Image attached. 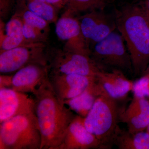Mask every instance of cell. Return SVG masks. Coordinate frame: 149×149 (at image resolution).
Returning <instances> with one entry per match:
<instances>
[{"mask_svg":"<svg viewBox=\"0 0 149 149\" xmlns=\"http://www.w3.org/2000/svg\"><path fill=\"white\" fill-rule=\"evenodd\" d=\"M46 61L49 72L52 73L97 77L102 71L90 56L64 49L47 52Z\"/></svg>","mask_w":149,"mask_h":149,"instance_id":"8992f818","label":"cell"},{"mask_svg":"<svg viewBox=\"0 0 149 149\" xmlns=\"http://www.w3.org/2000/svg\"><path fill=\"white\" fill-rule=\"evenodd\" d=\"M47 2L54 6L57 9L62 8L66 5L65 0H45Z\"/></svg>","mask_w":149,"mask_h":149,"instance_id":"484cf974","label":"cell"},{"mask_svg":"<svg viewBox=\"0 0 149 149\" xmlns=\"http://www.w3.org/2000/svg\"><path fill=\"white\" fill-rule=\"evenodd\" d=\"M68 8L76 13L94 10H104L109 0H65Z\"/></svg>","mask_w":149,"mask_h":149,"instance_id":"ffe728a7","label":"cell"},{"mask_svg":"<svg viewBox=\"0 0 149 149\" xmlns=\"http://www.w3.org/2000/svg\"><path fill=\"white\" fill-rule=\"evenodd\" d=\"M32 95L42 137L41 149H57L67 128L77 114L57 96L48 77Z\"/></svg>","mask_w":149,"mask_h":149,"instance_id":"6da1fadb","label":"cell"},{"mask_svg":"<svg viewBox=\"0 0 149 149\" xmlns=\"http://www.w3.org/2000/svg\"><path fill=\"white\" fill-rule=\"evenodd\" d=\"M48 80L54 92L63 101L80 95L97 80V77L77 74L49 72Z\"/></svg>","mask_w":149,"mask_h":149,"instance_id":"30bf717a","label":"cell"},{"mask_svg":"<svg viewBox=\"0 0 149 149\" xmlns=\"http://www.w3.org/2000/svg\"><path fill=\"white\" fill-rule=\"evenodd\" d=\"M146 130L147 132H148V133H149V124L148 125V127H147V128L146 129Z\"/></svg>","mask_w":149,"mask_h":149,"instance_id":"f1b7e54d","label":"cell"},{"mask_svg":"<svg viewBox=\"0 0 149 149\" xmlns=\"http://www.w3.org/2000/svg\"><path fill=\"white\" fill-rule=\"evenodd\" d=\"M121 101L113 98L104 91L84 118L85 127L98 139L100 149H111L114 145L120 114L124 108L119 104Z\"/></svg>","mask_w":149,"mask_h":149,"instance_id":"3957f363","label":"cell"},{"mask_svg":"<svg viewBox=\"0 0 149 149\" xmlns=\"http://www.w3.org/2000/svg\"><path fill=\"white\" fill-rule=\"evenodd\" d=\"M22 33L26 44L45 43L47 39V35L31 27L23 22Z\"/></svg>","mask_w":149,"mask_h":149,"instance_id":"7402d4cb","label":"cell"},{"mask_svg":"<svg viewBox=\"0 0 149 149\" xmlns=\"http://www.w3.org/2000/svg\"><path fill=\"white\" fill-rule=\"evenodd\" d=\"M114 145L119 149H149V133L146 130L130 133L119 126L115 136Z\"/></svg>","mask_w":149,"mask_h":149,"instance_id":"ac0fdd59","label":"cell"},{"mask_svg":"<svg viewBox=\"0 0 149 149\" xmlns=\"http://www.w3.org/2000/svg\"><path fill=\"white\" fill-rule=\"evenodd\" d=\"M104 91L97 80L80 95L63 102L77 115L85 118Z\"/></svg>","mask_w":149,"mask_h":149,"instance_id":"e0dca14e","label":"cell"},{"mask_svg":"<svg viewBox=\"0 0 149 149\" xmlns=\"http://www.w3.org/2000/svg\"><path fill=\"white\" fill-rule=\"evenodd\" d=\"M23 21L17 13L6 24L1 20L0 52L26 44L22 33Z\"/></svg>","mask_w":149,"mask_h":149,"instance_id":"2e32d148","label":"cell"},{"mask_svg":"<svg viewBox=\"0 0 149 149\" xmlns=\"http://www.w3.org/2000/svg\"><path fill=\"white\" fill-rule=\"evenodd\" d=\"M116 27L130 54L136 76H142L149 65V25L146 13L138 3L116 10Z\"/></svg>","mask_w":149,"mask_h":149,"instance_id":"7a4b0ae2","label":"cell"},{"mask_svg":"<svg viewBox=\"0 0 149 149\" xmlns=\"http://www.w3.org/2000/svg\"><path fill=\"white\" fill-rule=\"evenodd\" d=\"M120 122L127 125V130L135 133L146 130L149 124V100L145 97H133L127 108L120 114Z\"/></svg>","mask_w":149,"mask_h":149,"instance_id":"5bb4252c","label":"cell"},{"mask_svg":"<svg viewBox=\"0 0 149 149\" xmlns=\"http://www.w3.org/2000/svg\"><path fill=\"white\" fill-rule=\"evenodd\" d=\"M47 65L43 63H30L15 72L12 77L11 88L23 93H33L48 77Z\"/></svg>","mask_w":149,"mask_h":149,"instance_id":"4fadbf2b","label":"cell"},{"mask_svg":"<svg viewBox=\"0 0 149 149\" xmlns=\"http://www.w3.org/2000/svg\"><path fill=\"white\" fill-rule=\"evenodd\" d=\"M97 78L105 91L116 100H124L133 90L134 82L129 80L124 72L118 70L101 71Z\"/></svg>","mask_w":149,"mask_h":149,"instance_id":"9a60e30c","label":"cell"},{"mask_svg":"<svg viewBox=\"0 0 149 149\" xmlns=\"http://www.w3.org/2000/svg\"><path fill=\"white\" fill-rule=\"evenodd\" d=\"M76 13L67 8L56 22L55 32L64 42L63 49L90 56L91 48L83 37Z\"/></svg>","mask_w":149,"mask_h":149,"instance_id":"ba28073f","label":"cell"},{"mask_svg":"<svg viewBox=\"0 0 149 149\" xmlns=\"http://www.w3.org/2000/svg\"><path fill=\"white\" fill-rule=\"evenodd\" d=\"M132 91L135 97L146 98L149 100V73L144 74L134 82Z\"/></svg>","mask_w":149,"mask_h":149,"instance_id":"603a6c76","label":"cell"},{"mask_svg":"<svg viewBox=\"0 0 149 149\" xmlns=\"http://www.w3.org/2000/svg\"><path fill=\"white\" fill-rule=\"evenodd\" d=\"M109 1H111V0H109Z\"/></svg>","mask_w":149,"mask_h":149,"instance_id":"4dcf8cb0","label":"cell"},{"mask_svg":"<svg viewBox=\"0 0 149 149\" xmlns=\"http://www.w3.org/2000/svg\"><path fill=\"white\" fill-rule=\"evenodd\" d=\"M100 149V142L89 132L84 124V118L76 115L67 128L57 149Z\"/></svg>","mask_w":149,"mask_h":149,"instance_id":"7c38bea8","label":"cell"},{"mask_svg":"<svg viewBox=\"0 0 149 149\" xmlns=\"http://www.w3.org/2000/svg\"><path fill=\"white\" fill-rule=\"evenodd\" d=\"M78 19L83 37L90 47L103 40L117 28L115 18L105 13L104 10L90 11Z\"/></svg>","mask_w":149,"mask_h":149,"instance_id":"9c48e42d","label":"cell"},{"mask_svg":"<svg viewBox=\"0 0 149 149\" xmlns=\"http://www.w3.org/2000/svg\"><path fill=\"white\" fill-rule=\"evenodd\" d=\"M22 9L17 13L21 16L22 21L31 27L39 30L45 35H47L49 23L45 19L32 13L31 11L20 5Z\"/></svg>","mask_w":149,"mask_h":149,"instance_id":"44dd1931","label":"cell"},{"mask_svg":"<svg viewBox=\"0 0 149 149\" xmlns=\"http://www.w3.org/2000/svg\"><path fill=\"white\" fill-rule=\"evenodd\" d=\"M32 96L11 88H0V123L19 115L35 112Z\"/></svg>","mask_w":149,"mask_h":149,"instance_id":"8fae6325","label":"cell"},{"mask_svg":"<svg viewBox=\"0 0 149 149\" xmlns=\"http://www.w3.org/2000/svg\"><path fill=\"white\" fill-rule=\"evenodd\" d=\"M147 15V17H148V22L149 25V15L147 14L146 13Z\"/></svg>","mask_w":149,"mask_h":149,"instance_id":"f546056e","label":"cell"},{"mask_svg":"<svg viewBox=\"0 0 149 149\" xmlns=\"http://www.w3.org/2000/svg\"><path fill=\"white\" fill-rule=\"evenodd\" d=\"M12 75L1 74L0 75V88H11Z\"/></svg>","mask_w":149,"mask_h":149,"instance_id":"d4e9b609","label":"cell"},{"mask_svg":"<svg viewBox=\"0 0 149 149\" xmlns=\"http://www.w3.org/2000/svg\"><path fill=\"white\" fill-rule=\"evenodd\" d=\"M42 137L35 112L0 123V149H41Z\"/></svg>","mask_w":149,"mask_h":149,"instance_id":"277c9868","label":"cell"},{"mask_svg":"<svg viewBox=\"0 0 149 149\" xmlns=\"http://www.w3.org/2000/svg\"><path fill=\"white\" fill-rule=\"evenodd\" d=\"M147 73H149V65L148 68H147L146 70V71L144 72L143 75L144 74H147Z\"/></svg>","mask_w":149,"mask_h":149,"instance_id":"83f0119b","label":"cell"},{"mask_svg":"<svg viewBox=\"0 0 149 149\" xmlns=\"http://www.w3.org/2000/svg\"><path fill=\"white\" fill-rule=\"evenodd\" d=\"M138 3L143 9L146 13L149 15V0H139Z\"/></svg>","mask_w":149,"mask_h":149,"instance_id":"4316f807","label":"cell"},{"mask_svg":"<svg viewBox=\"0 0 149 149\" xmlns=\"http://www.w3.org/2000/svg\"><path fill=\"white\" fill-rule=\"evenodd\" d=\"M45 43L26 44L17 47L0 52L1 74L16 72L30 63L47 64Z\"/></svg>","mask_w":149,"mask_h":149,"instance_id":"52a82bcc","label":"cell"},{"mask_svg":"<svg viewBox=\"0 0 149 149\" xmlns=\"http://www.w3.org/2000/svg\"><path fill=\"white\" fill-rule=\"evenodd\" d=\"M125 41L114 31L91 49L90 57L102 71L118 70L133 74V65Z\"/></svg>","mask_w":149,"mask_h":149,"instance_id":"5b68a950","label":"cell"},{"mask_svg":"<svg viewBox=\"0 0 149 149\" xmlns=\"http://www.w3.org/2000/svg\"><path fill=\"white\" fill-rule=\"evenodd\" d=\"M20 4L49 23L57 20L58 9L45 0H20Z\"/></svg>","mask_w":149,"mask_h":149,"instance_id":"d6986e66","label":"cell"},{"mask_svg":"<svg viewBox=\"0 0 149 149\" xmlns=\"http://www.w3.org/2000/svg\"><path fill=\"white\" fill-rule=\"evenodd\" d=\"M13 0H0L1 19L5 18L10 12Z\"/></svg>","mask_w":149,"mask_h":149,"instance_id":"cb8c5ba5","label":"cell"}]
</instances>
